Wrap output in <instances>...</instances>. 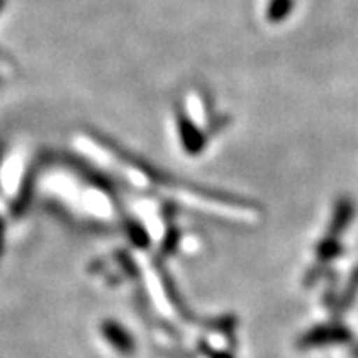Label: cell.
Masks as SVG:
<instances>
[{
    "label": "cell",
    "mask_w": 358,
    "mask_h": 358,
    "mask_svg": "<svg viewBox=\"0 0 358 358\" xmlns=\"http://www.w3.org/2000/svg\"><path fill=\"white\" fill-rule=\"evenodd\" d=\"M292 4L294 0H271V6H268V19L273 22H280L291 13Z\"/></svg>",
    "instance_id": "cell-1"
}]
</instances>
